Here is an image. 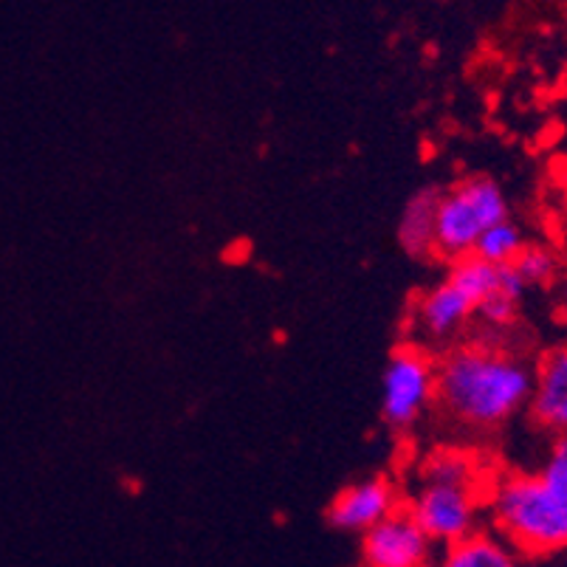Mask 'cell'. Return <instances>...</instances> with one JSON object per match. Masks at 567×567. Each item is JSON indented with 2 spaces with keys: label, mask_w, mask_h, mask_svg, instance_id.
I'll use <instances>...</instances> for the list:
<instances>
[{
  "label": "cell",
  "mask_w": 567,
  "mask_h": 567,
  "mask_svg": "<svg viewBox=\"0 0 567 567\" xmlns=\"http://www.w3.org/2000/svg\"><path fill=\"white\" fill-rule=\"evenodd\" d=\"M534 370L508 350L461 344L437 359L435 401L468 430H494L530 404Z\"/></svg>",
  "instance_id": "1"
},
{
  "label": "cell",
  "mask_w": 567,
  "mask_h": 567,
  "mask_svg": "<svg viewBox=\"0 0 567 567\" xmlns=\"http://www.w3.org/2000/svg\"><path fill=\"white\" fill-rule=\"evenodd\" d=\"M492 530L512 545L519 559H543L567 550V499L539 474L505 472L486 494Z\"/></svg>",
  "instance_id": "2"
},
{
  "label": "cell",
  "mask_w": 567,
  "mask_h": 567,
  "mask_svg": "<svg viewBox=\"0 0 567 567\" xmlns=\"http://www.w3.org/2000/svg\"><path fill=\"white\" fill-rule=\"evenodd\" d=\"M508 220V200L488 175H472L441 193L435 218V257L452 262L474 255L483 231Z\"/></svg>",
  "instance_id": "3"
},
{
  "label": "cell",
  "mask_w": 567,
  "mask_h": 567,
  "mask_svg": "<svg viewBox=\"0 0 567 567\" xmlns=\"http://www.w3.org/2000/svg\"><path fill=\"white\" fill-rule=\"evenodd\" d=\"M437 393V362L417 344L393 350L381 381V415L386 426L404 432L430 410Z\"/></svg>",
  "instance_id": "4"
},
{
  "label": "cell",
  "mask_w": 567,
  "mask_h": 567,
  "mask_svg": "<svg viewBox=\"0 0 567 567\" xmlns=\"http://www.w3.org/2000/svg\"><path fill=\"white\" fill-rule=\"evenodd\" d=\"M486 499L477 486H450V483H421L410 503V514L441 548L461 543L481 530V512Z\"/></svg>",
  "instance_id": "5"
},
{
  "label": "cell",
  "mask_w": 567,
  "mask_h": 567,
  "mask_svg": "<svg viewBox=\"0 0 567 567\" xmlns=\"http://www.w3.org/2000/svg\"><path fill=\"white\" fill-rule=\"evenodd\" d=\"M432 556L435 543L410 508H399L362 536L364 567H432Z\"/></svg>",
  "instance_id": "6"
},
{
  "label": "cell",
  "mask_w": 567,
  "mask_h": 567,
  "mask_svg": "<svg viewBox=\"0 0 567 567\" xmlns=\"http://www.w3.org/2000/svg\"><path fill=\"white\" fill-rule=\"evenodd\" d=\"M393 512H399V492L393 483L384 477H368L339 492L328 508V519L333 528L364 536Z\"/></svg>",
  "instance_id": "7"
},
{
  "label": "cell",
  "mask_w": 567,
  "mask_h": 567,
  "mask_svg": "<svg viewBox=\"0 0 567 567\" xmlns=\"http://www.w3.org/2000/svg\"><path fill=\"white\" fill-rule=\"evenodd\" d=\"M530 417L554 437L567 435V344L550 348L534 368Z\"/></svg>",
  "instance_id": "8"
},
{
  "label": "cell",
  "mask_w": 567,
  "mask_h": 567,
  "mask_svg": "<svg viewBox=\"0 0 567 567\" xmlns=\"http://www.w3.org/2000/svg\"><path fill=\"white\" fill-rule=\"evenodd\" d=\"M477 313L474 302L452 280H441L415 302V324L432 342H446L466 328Z\"/></svg>",
  "instance_id": "9"
},
{
  "label": "cell",
  "mask_w": 567,
  "mask_h": 567,
  "mask_svg": "<svg viewBox=\"0 0 567 567\" xmlns=\"http://www.w3.org/2000/svg\"><path fill=\"white\" fill-rule=\"evenodd\" d=\"M437 187H426L410 198L399 220V244L415 260H430L435 257V218L437 204H441Z\"/></svg>",
  "instance_id": "10"
},
{
  "label": "cell",
  "mask_w": 567,
  "mask_h": 567,
  "mask_svg": "<svg viewBox=\"0 0 567 567\" xmlns=\"http://www.w3.org/2000/svg\"><path fill=\"white\" fill-rule=\"evenodd\" d=\"M435 567H519V554L494 530H474L461 543L443 548Z\"/></svg>",
  "instance_id": "11"
},
{
  "label": "cell",
  "mask_w": 567,
  "mask_h": 567,
  "mask_svg": "<svg viewBox=\"0 0 567 567\" xmlns=\"http://www.w3.org/2000/svg\"><path fill=\"white\" fill-rule=\"evenodd\" d=\"M525 246H528V240H525L523 229L508 218L483 231V237L474 246V257L488 262V266H514Z\"/></svg>",
  "instance_id": "12"
},
{
  "label": "cell",
  "mask_w": 567,
  "mask_h": 567,
  "mask_svg": "<svg viewBox=\"0 0 567 567\" xmlns=\"http://www.w3.org/2000/svg\"><path fill=\"white\" fill-rule=\"evenodd\" d=\"M446 280L455 282V286L466 293L468 300L474 302V308H481L499 288V266H488V262L477 260V257L472 255L466 257V260L452 262ZM474 317H477V313H474Z\"/></svg>",
  "instance_id": "13"
},
{
  "label": "cell",
  "mask_w": 567,
  "mask_h": 567,
  "mask_svg": "<svg viewBox=\"0 0 567 567\" xmlns=\"http://www.w3.org/2000/svg\"><path fill=\"white\" fill-rule=\"evenodd\" d=\"M481 468L472 461V455L461 450L435 452L421 468V483H450V486H477Z\"/></svg>",
  "instance_id": "14"
},
{
  "label": "cell",
  "mask_w": 567,
  "mask_h": 567,
  "mask_svg": "<svg viewBox=\"0 0 567 567\" xmlns=\"http://www.w3.org/2000/svg\"><path fill=\"white\" fill-rule=\"evenodd\" d=\"M514 268H517V275L525 280V286H545L556 275V255L548 246L528 244L523 249V255L514 260Z\"/></svg>",
  "instance_id": "15"
},
{
  "label": "cell",
  "mask_w": 567,
  "mask_h": 567,
  "mask_svg": "<svg viewBox=\"0 0 567 567\" xmlns=\"http://www.w3.org/2000/svg\"><path fill=\"white\" fill-rule=\"evenodd\" d=\"M536 474H539L561 499H567V435L554 437L548 455H545L543 461V468Z\"/></svg>",
  "instance_id": "16"
},
{
  "label": "cell",
  "mask_w": 567,
  "mask_h": 567,
  "mask_svg": "<svg viewBox=\"0 0 567 567\" xmlns=\"http://www.w3.org/2000/svg\"><path fill=\"white\" fill-rule=\"evenodd\" d=\"M517 306H519L517 300H512L508 293H503L497 288V291H494L492 297H488V300L477 308V317H481L483 322L503 328V324H508L514 317H517Z\"/></svg>",
  "instance_id": "17"
},
{
  "label": "cell",
  "mask_w": 567,
  "mask_h": 567,
  "mask_svg": "<svg viewBox=\"0 0 567 567\" xmlns=\"http://www.w3.org/2000/svg\"><path fill=\"white\" fill-rule=\"evenodd\" d=\"M559 302H561V313L567 317V280L561 282V293H559Z\"/></svg>",
  "instance_id": "18"
}]
</instances>
